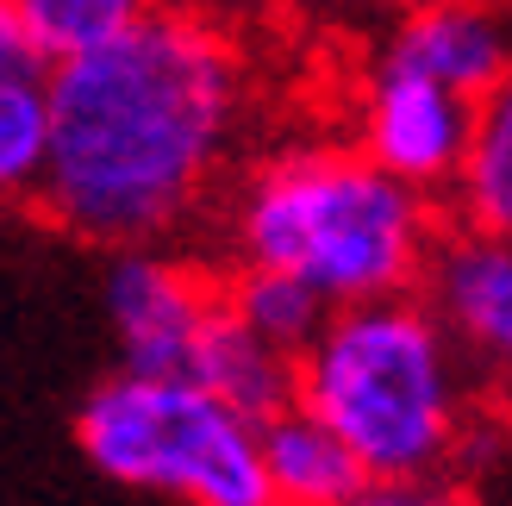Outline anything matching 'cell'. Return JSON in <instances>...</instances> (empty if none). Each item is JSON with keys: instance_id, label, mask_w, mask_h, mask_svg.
I'll list each match as a JSON object with an SVG mask.
<instances>
[{"instance_id": "6da1fadb", "label": "cell", "mask_w": 512, "mask_h": 506, "mask_svg": "<svg viewBox=\"0 0 512 506\" xmlns=\"http://www.w3.org/2000/svg\"><path fill=\"white\" fill-rule=\"evenodd\" d=\"M44 113V213L107 250L169 244L238 144L244 57L219 19L157 0L119 38L50 63Z\"/></svg>"}, {"instance_id": "7a4b0ae2", "label": "cell", "mask_w": 512, "mask_h": 506, "mask_svg": "<svg viewBox=\"0 0 512 506\" xmlns=\"http://www.w3.org/2000/svg\"><path fill=\"white\" fill-rule=\"evenodd\" d=\"M438 232V207L425 194L400 188L338 138L269 150L225 207L232 269H281L331 313L419 294Z\"/></svg>"}, {"instance_id": "3957f363", "label": "cell", "mask_w": 512, "mask_h": 506, "mask_svg": "<svg viewBox=\"0 0 512 506\" xmlns=\"http://www.w3.org/2000/svg\"><path fill=\"white\" fill-rule=\"evenodd\" d=\"M294 407L350 450L363 482H425L469 425L463 350L425 294L338 307L294 357Z\"/></svg>"}, {"instance_id": "277c9868", "label": "cell", "mask_w": 512, "mask_h": 506, "mask_svg": "<svg viewBox=\"0 0 512 506\" xmlns=\"http://www.w3.org/2000/svg\"><path fill=\"white\" fill-rule=\"evenodd\" d=\"M75 444L107 482L175 506H269L256 425L188 375H107L75 413Z\"/></svg>"}, {"instance_id": "5b68a950", "label": "cell", "mask_w": 512, "mask_h": 506, "mask_svg": "<svg viewBox=\"0 0 512 506\" xmlns=\"http://www.w3.org/2000/svg\"><path fill=\"white\" fill-rule=\"evenodd\" d=\"M107 319L119 344V369L132 375H182L207 319L219 313V275L194 269L163 244L113 250L107 269Z\"/></svg>"}, {"instance_id": "8992f818", "label": "cell", "mask_w": 512, "mask_h": 506, "mask_svg": "<svg viewBox=\"0 0 512 506\" xmlns=\"http://www.w3.org/2000/svg\"><path fill=\"white\" fill-rule=\"evenodd\" d=\"M469 125H475L469 100L375 63L363 82V100H356V138L350 144L381 175H394L400 188L431 200V194H450L456 169H463Z\"/></svg>"}, {"instance_id": "52a82bcc", "label": "cell", "mask_w": 512, "mask_h": 506, "mask_svg": "<svg viewBox=\"0 0 512 506\" xmlns=\"http://www.w3.org/2000/svg\"><path fill=\"white\" fill-rule=\"evenodd\" d=\"M375 63L419 75L475 107L512 75V7L506 0H413L394 13Z\"/></svg>"}, {"instance_id": "ba28073f", "label": "cell", "mask_w": 512, "mask_h": 506, "mask_svg": "<svg viewBox=\"0 0 512 506\" xmlns=\"http://www.w3.org/2000/svg\"><path fill=\"white\" fill-rule=\"evenodd\" d=\"M425 307L456 338L463 363H481L512 394V244L481 232H438L425 263Z\"/></svg>"}, {"instance_id": "9c48e42d", "label": "cell", "mask_w": 512, "mask_h": 506, "mask_svg": "<svg viewBox=\"0 0 512 506\" xmlns=\"http://www.w3.org/2000/svg\"><path fill=\"white\" fill-rule=\"evenodd\" d=\"M182 375L250 425H263V419L294 407V357H281L263 338H250L225 307L207 319V332H200Z\"/></svg>"}, {"instance_id": "30bf717a", "label": "cell", "mask_w": 512, "mask_h": 506, "mask_svg": "<svg viewBox=\"0 0 512 506\" xmlns=\"http://www.w3.org/2000/svg\"><path fill=\"white\" fill-rule=\"evenodd\" d=\"M256 463H263L269 506H338L363 482L356 457L300 407L256 425Z\"/></svg>"}, {"instance_id": "8fae6325", "label": "cell", "mask_w": 512, "mask_h": 506, "mask_svg": "<svg viewBox=\"0 0 512 506\" xmlns=\"http://www.w3.org/2000/svg\"><path fill=\"white\" fill-rule=\"evenodd\" d=\"M450 200H456L463 232L512 244V75L494 94L475 100L469 150H463V169L450 182Z\"/></svg>"}, {"instance_id": "7c38bea8", "label": "cell", "mask_w": 512, "mask_h": 506, "mask_svg": "<svg viewBox=\"0 0 512 506\" xmlns=\"http://www.w3.org/2000/svg\"><path fill=\"white\" fill-rule=\"evenodd\" d=\"M219 307L232 313L250 338L281 350V357H300V350L319 338V325L331 319L325 300L306 282H294V275H281V269H232L219 282Z\"/></svg>"}, {"instance_id": "4fadbf2b", "label": "cell", "mask_w": 512, "mask_h": 506, "mask_svg": "<svg viewBox=\"0 0 512 506\" xmlns=\"http://www.w3.org/2000/svg\"><path fill=\"white\" fill-rule=\"evenodd\" d=\"M7 7L19 13L25 38H32V50L50 69L63 57H82V50L119 38L125 25H138L157 0H7Z\"/></svg>"}, {"instance_id": "5bb4252c", "label": "cell", "mask_w": 512, "mask_h": 506, "mask_svg": "<svg viewBox=\"0 0 512 506\" xmlns=\"http://www.w3.org/2000/svg\"><path fill=\"white\" fill-rule=\"evenodd\" d=\"M50 157L44 75H0V207L38 200Z\"/></svg>"}, {"instance_id": "9a60e30c", "label": "cell", "mask_w": 512, "mask_h": 506, "mask_svg": "<svg viewBox=\"0 0 512 506\" xmlns=\"http://www.w3.org/2000/svg\"><path fill=\"white\" fill-rule=\"evenodd\" d=\"M338 506H475V500L438 482V475H425V482H356Z\"/></svg>"}, {"instance_id": "2e32d148", "label": "cell", "mask_w": 512, "mask_h": 506, "mask_svg": "<svg viewBox=\"0 0 512 506\" xmlns=\"http://www.w3.org/2000/svg\"><path fill=\"white\" fill-rule=\"evenodd\" d=\"M0 75H44V57L32 50V38H25V25L7 0H0Z\"/></svg>"}, {"instance_id": "e0dca14e", "label": "cell", "mask_w": 512, "mask_h": 506, "mask_svg": "<svg viewBox=\"0 0 512 506\" xmlns=\"http://www.w3.org/2000/svg\"><path fill=\"white\" fill-rule=\"evenodd\" d=\"M375 7H413V0H375Z\"/></svg>"}]
</instances>
